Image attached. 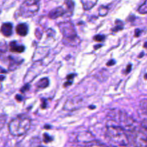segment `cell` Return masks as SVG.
I'll use <instances>...</instances> for the list:
<instances>
[{"label": "cell", "instance_id": "8", "mask_svg": "<svg viewBox=\"0 0 147 147\" xmlns=\"http://www.w3.org/2000/svg\"><path fill=\"white\" fill-rule=\"evenodd\" d=\"M65 14H67L66 9H65L63 7H58L52 9L49 12L48 17L50 19H52V20H55V19L62 17V16H63Z\"/></svg>", "mask_w": 147, "mask_h": 147}, {"label": "cell", "instance_id": "10", "mask_svg": "<svg viewBox=\"0 0 147 147\" xmlns=\"http://www.w3.org/2000/svg\"><path fill=\"white\" fill-rule=\"evenodd\" d=\"M9 70H14L17 68L22 63L23 60L19 57H15L14 56H9Z\"/></svg>", "mask_w": 147, "mask_h": 147}, {"label": "cell", "instance_id": "16", "mask_svg": "<svg viewBox=\"0 0 147 147\" xmlns=\"http://www.w3.org/2000/svg\"><path fill=\"white\" fill-rule=\"evenodd\" d=\"M85 147H107L106 145L103 144L100 142H97V141L92 140L90 142H87Z\"/></svg>", "mask_w": 147, "mask_h": 147}, {"label": "cell", "instance_id": "14", "mask_svg": "<svg viewBox=\"0 0 147 147\" xmlns=\"http://www.w3.org/2000/svg\"><path fill=\"white\" fill-rule=\"evenodd\" d=\"M49 84H50L49 79L47 78H42L41 80L37 82L36 86L39 89H44L46 88L49 86Z\"/></svg>", "mask_w": 147, "mask_h": 147}, {"label": "cell", "instance_id": "9", "mask_svg": "<svg viewBox=\"0 0 147 147\" xmlns=\"http://www.w3.org/2000/svg\"><path fill=\"white\" fill-rule=\"evenodd\" d=\"M12 24L10 22H5L2 24L1 27V32L5 37H9L12 34Z\"/></svg>", "mask_w": 147, "mask_h": 147}, {"label": "cell", "instance_id": "17", "mask_svg": "<svg viewBox=\"0 0 147 147\" xmlns=\"http://www.w3.org/2000/svg\"><path fill=\"white\" fill-rule=\"evenodd\" d=\"M109 7L107 6H100L98 9V15L100 17H104L109 13Z\"/></svg>", "mask_w": 147, "mask_h": 147}, {"label": "cell", "instance_id": "25", "mask_svg": "<svg viewBox=\"0 0 147 147\" xmlns=\"http://www.w3.org/2000/svg\"><path fill=\"white\" fill-rule=\"evenodd\" d=\"M115 63H116V62H115L113 60H110V61L108 62L107 65L108 66H112V65H114Z\"/></svg>", "mask_w": 147, "mask_h": 147}, {"label": "cell", "instance_id": "3", "mask_svg": "<svg viewBox=\"0 0 147 147\" xmlns=\"http://www.w3.org/2000/svg\"><path fill=\"white\" fill-rule=\"evenodd\" d=\"M40 9L39 0H24L19 9V16L24 18L32 17Z\"/></svg>", "mask_w": 147, "mask_h": 147}, {"label": "cell", "instance_id": "22", "mask_svg": "<svg viewBox=\"0 0 147 147\" xmlns=\"http://www.w3.org/2000/svg\"><path fill=\"white\" fill-rule=\"evenodd\" d=\"M52 138L50 137V136H49L48 134H44V140L45 142H51L52 141Z\"/></svg>", "mask_w": 147, "mask_h": 147}, {"label": "cell", "instance_id": "31", "mask_svg": "<svg viewBox=\"0 0 147 147\" xmlns=\"http://www.w3.org/2000/svg\"><path fill=\"white\" fill-rule=\"evenodd\" d=\"M144 78H145V79H147V73H146V75H145Z\"/></svg>", "mask_w": 147, "mask_h": 147}, {"label": "cell", "instance_id": "13", "mask_svg": "<svg viewBox=\"0 0 147 147\" xmlns=\"http://www.w3.org/2000/svg\"><path fill=\"white\" fill-rule=\"evenodd\" d=\"M25 50V47L23 45H19L16 42H11L9 44V50L14 53H22Z\"/></svg>", "mask_w": 147, "mask_h": 147}, {"label": "cell", "instance_id": "21", "mask_svg": "<svg viewBox=\"0 0 147 147\" xmlns=\"http://www.w3.org/2000/svg\"><path fill=\"white\" fill-rule=\"evenodd\" d=\"M106 38L104 35H102V34H98V35H96L94 37H93V40L95 41H98V42H101L104 40V39Z\"/></svg>", "mask_w": 147, "mask_h": 147}, {"label": "cell", "instance_id": "23", "mask_svg": "<svg viewBox=\"0 0 147 147\" xmlns=\"http://www.w3.org/2000/svg\"><path fill=\"white\" fill-rule=\"evenodd\" d=\"M29 88H30V85L26 84L25 86H24L22 88V89L20 90V91H21L22 93H24V92H26V90H29Z\"/></svg>", "mask_w": 147, "mask_h": 147}, {"label": "cell", "instance_id": "11", "mask_svg": "<svg viewBox=\"0 0 147 147\" xmlns=\"http://www.w3.org/2000/svg\"><path fill=\"white\" fill-rule=\"evenodd\" d=\"M16 32L20 36H26L28 33V26L25 23H22L16 27Z\"/></svg>", "mask_w": 147, "mask_h": 147}, {"label": "cell", "instance_id": "1", "mask_svg": "<svg viewBox=\"0 0 147 147\" xmlns=\"http://www.w3.org/2000/svg\"><path fill=\"white\" fill-rule=\"evenodd\" d=\"M106 135L112 144L119 147H126L129 145V139L126 135V130L113 121L111 120L106 123Z\"/></svg>", "mask_w": 147, "mask_h": 147}, {"label": "cell", "instance_id": "7", "mask_svg": "<svg viewBox=\"0 0 147 147\" xmlns=\"http://www.w3.org/2000/svg\"><path fill=\"white\" fill-rule=\"evenodd\" d=\"M135 147H147V137L138 132L134 138Z\"/></svg>", "mask_w": 147, "mask_h": 147}, {"label": "cell", "instance_id": "27", "mask_svg": "<svg viewBox=\"0 0 147 147\" xmlns=\"http://www.w3.org/2000/svg\"><path fill=\"white\" fill-rule=\"evenodd\" d=\"M15 98L16 100H17L18 101H22V97L21 96H20V95H17V96H15Z\"/></svg>", "mask_w": 147, "mask_h": 147}, {"label": "cell", "instance_id": "30", "mask_svg": "<svg viewBox=\"0 0 147 147\" xmlns=\"http://www.w3.org/2000/svg\"><path fill=\"white\" fill-rule=\"evenodd\" d=\"M144 47H147V42H146L144 44Z\"/></svg>", "mask_w": 147, "mask_h": 147}, {"label": "cell", "instance_id": "20", "mask_svg": "<svg viewBox=\"0 0 147 147\" xmlns=\"http://www.w3.org/2000/svg\"><path fill=\"white\" fill-rule=\"evenodd\" d=\"M140 109L143 113L147 115V99H144L140 102Z\"/></svg>", "mask_w": 147, "mask_h": 147}, {"label": "cell", "instance_id": "2", "mask_svg": "<svg viewBox=\"0 0 147 147\" xmlns=\"http://www.w3.org/2000/svg\"><path fill=\"white\" fill-rule=\"evenodd\" d=\"M31 126V119L24 114L19 115L9 123V133L14 136H21L25 134Z\"/></svg>", "mask_w": 147, "mask_h": 147}, {"label": "cell", "instance_id": "18", "mask_svg": "<svg viewBox=\"0 0 147 147\" xmlns=\"http://www.w3.org/2000/svg\"><path fill=\"white\" fill-rule=\"evenodd\" d=\"M123 22H122L121 21H120V20H117L116 21V25H115V27L112 29V31L116 32H119L120 31V30H123Z\"/></svg>", "mask_w": 147, "mask_h": 147}, {"label": "cell", "instance_id": "26", "mask_svg": "<svg viewBox=\"0 0 147 147\" xmlns=\"http://www.w3.org/2000/svg\"><path fill=\"white\" fill-rule=\"evenodd\" d=\"M131 65H129L127 66V67H126V73H129V72L131 71Z\"/></svg>", "mask_w": 147, "mask_h": 147}, {"label": "cell", "instance_id": "6", "mask_svg": "<svg viewBox=\"0 0 147 147\" xmlns=\"http://www.w3.org/2000/svg\"><path fill=\"white\" fill-rule=\"evenodd\" d=\"M42 64L40 63H35L33 65L32 67L30 69L28 72H27V75H26L25 78H24V81L29 82L32 81L34 78H35L39 74L42 70Z\"/></svg>", "mask_w": 147, "mask_h": 147}, {"label": "cell", "instance_id": "4", "mask_svg": "<svg viewBox=\"0 0 147 147\" xmlns=\"http://www.w3.org/2000/svg\"><path fill=\"white\" fill-rule=\"evenodd\" d=\"M60 32L63 36L65 42H67L68 43H76V41L78 40L77 32L75 29L74 24L70 22H60L58 24Z\"/></svg>", "mask_w": 147, "mask_h": 147}, {"label": "cell", "instance_id": "15", "mask_svg": "<svg viewBox=\"0 0 147 147\" xmlns=\"http://www.w3.org/2000/svg\"><path fill=\"white\" fill-rule=\"evenodd\" d=\"M65 4L66 6V11L67 13H70V14H73V9H74V2H73V0H66Z\"/></svg>", "mask_w": 147, "mask_h": 147}, {"label": "cell", "instance_id": "5", "mask_svg": "<svg viewBox=\"0 0 147 147\" xmlns=\"http://www.w3.org/2000/svg\"><path fill=\"white\" fill-rule=\"evenodd\" d=\"M84 100L83 98L80 96L72 98L66 101L63 109L66 111H74L76 109H78L83 106Z\"/></svg>", "mask_w": 147, "mask_h": 147}, {"label": "cell", "instance_id": "24", "mask_svg": "<svg viewBox=\"0 0 147 147\" xmlns=\"http://www.w3.org/2000/svg\"><path fill=\"white\" fill-rule=\"evenodd\" d=\"M76 76V74H74V73H72V74H70L69 76H67V81H70L72 82V80H73V78Z\"/></svg>", "mask_w": 147, "mask_h": 147}, {"label": "cell", "instance_id": "12", "mask_svg": "<svg viewBox=\"0 0 147 147\" xmlns=\"http://www.w3.org/2000/svg\"><path fill=\"white\" fill-rule=\"evenodd\" d=\"M98 0H81L82 5H83V9L86 11L91 9L92 8L96 6Z\"/></svg>", "mask_w": 147, "mask_h": 147}, {"label": "cell", "instance_id": "28", "mask_svg": "<svg viewBox=\"0 0 147 147\" xmlns=\"http://www.w3.org/2000/svg\"><path fill=\"white\" fill-rule=\"evenodd\" d=\"M140 31H141L140 30H136V31H135V36H136V37H138V36H139V33L140 32Z\"/></svg>", "mask_w": 147, "mask_h": 147}, {"label": "cell", "instance_id": "19", "mask_svg": "<svg viewBox=\"0 0 147 147\" xmlns=\"http://www.w3.org/2000/svg\"><path fill=\"white\" fill-rule=\"evenodd\" d=\"M138 11L141 14H147V0H145L144 2L139 7Z\"/></svg>", "mask_w": 147, "mask_h": 147}, {"label": "cell", "instance_id": "29", "mask_svg": "<svg viewBox=\"0 0 147 147\" xmlns=\"http://www.w3.org/2000/svg\"><path fill=\"white\" fill-rule=\"evenodd\" d=\"M72 84V82H69V81H67V83H65L64 84V86L65 87H67V86H70V85H71Z\"/></svg>", "mask_w": 147, "mask_h": 147}]
</instances>
